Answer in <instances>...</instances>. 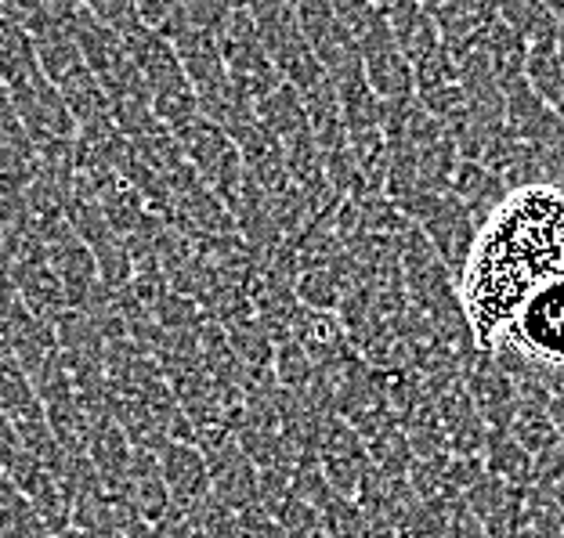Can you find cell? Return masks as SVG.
<instances>
[{
    "instance_id": "6",
    "label": "cell",
    "mask_w": 564,
    "mask_h": 538,
    "mask_svg": "<svg viewBox=\"0 0 564 538\" xmlns=\"http://www.w3.org/2000/svg\"><path fill=\"white\" fill-rule=\"evenodd\" d=\"M464 383H467L470 398L478 402L481 416L489 419L492 430H510V427H514L518 408H521V394H518L514 376H510L507 369L496 362L492 348L478 351V358H474L470 369H467Z\"/></svg>"
},
{
    "instance_id": "9",
    "label": "cell",
    "mask_w": 564,
    "mask_h": 538,
    "mask_svg": "<svg viewBox=\"0 0 564 538\" xmlns=\"http://www.w3.org/2000/svg\"><path fill=\"white\" fill-rule=\"evenodd\" d=\"M22 297V304L36 311L47 322H58L62 315L69 311V297H66V282L55 272L51 261H33V264H15L8 267V282Z\"/></svg>"
},
{
    "instance_id": "20",
    "label": "cell",
    "mask_w": 564,
    "mask_h": 538,
    "mask_svg": "<svg viewBox=\"0 0 564 538\" xmlns=\"http://www.w3.org/2000/svg\"><path fill=\"white\" fill-rule=\"evenodd\" d=\"M51 538H91V535H87L84 528H76V524H73V528H66V531H58V535H51Z\"/></svg>"
},
{
    "instance_id": "19",
    "label": "cell",
    "mask_w": 564,
    "mask_h": 538,
    "mask_svg": "<svg viewBox=\"0 0 564 538\" xmlns=\"http://www.w3.org/2000/svg\"><path fill=\"white\" fill-rule=\"evenodd\" d=\"M369 455H373V463L383 466V470H399V473H409L413 466V441H409V433L402 422H391V427H383L377 438H369Z\"/></svg>"
},
{
    "instance_id": "2",
    "label": "cell",
    "mask_w": 564,
    "mask_h": 538,
    "mask_svg": "<svg viewBox=\"0 0 564 538\" xmlns=\"http://www.w3.org/2000/svg\"><path fill=\"white\" fill-rule=\"evenodd\" d=\"M510 332L529 354L540 362L564 369V275H550L535 286L518 315L510 318Z\"/></svg>"
},
{
    "instance_id": "8",
    "label": "cell",
    "mask_w": 564,
    "mask_h": 538,
    "mask_svg": "<svg viewBox=\"0 0 564 538\" xmlns=\"http://www.w3.org/2000/svg\"><path fill=\"white\" fill-rule=\"evenodd\" d=\"M438 413H442L453 455H478V459H485V448H489L492 427H489V419L481 416L478 402L470 398L467 383H456V387H448L442 394V398H438Z\"/></svg>"
},
{
    "instance_id": "10",
    "label": "cell",
    "mask_w": 564,
    "mask_h": 538,
    "mask_svg": "<svg viewBox=\"0 0 564 538\" xmlns=\"http://www.w3.org/2000/svg\"><path fill=\"white\" fill-rule=\"evenodd\" d=\"M448 191H456V196L481 217V224H489L492 217L503 210V202L514 196L510 185L503 182V174L492 171V166L481 163V160H464V163H459V171L453 177V188H448Z\"/></svg>"
},
{
    "instance_id": "12",
    "label": "cell",
    "mask_w": 564,
    "mask_h": 538,
    "mask_svg": "<svg viewBox=\"0 0 564 538\" xmlns=\"http://www.w3.org/2000/svg\"><path fill=\"white\" fill-rule=\"evenodd\" d=\"M0 413L19 430L47 419V405L36 391L33 376L15 362L11 354H0Z\"/></svg>"
},
{
    "instance_id": "14",
    "label": "cell",
    "mask_w": 564,
    "mask_h": 538,
    "mask_svg": "<svg viewBox=\"0 0 564 538\" xmlns=\"http://www.w3.org/2000/svg\"><path fill=\"white\" fill-rule=\"evenodd\" d=\"M239 149H242V163H247L250 177H258L268 191H279L293 182L290 177V152H286V145H282L279 134L268 131L264 120L239 138Z\"/></svg>"
},
{
    "instance_id": "17",
    "label": "cell",
    "mask_w": 564,
    "mask_h": 538,
    "mask_svg": "<svg viewBox=\"0 0 564 538\" xmlns=\"http://www.w3.org/2000/svg\"><path fill=\"white\" fill-rule=\"evenodd\" d=\"M228 340H232L236 354H239L250 369H268V365H275L279 340L264 329V322H261L258 315H250V318H242V322L228 326Z\"/></svg>"
},
{
    "instance_id": "13",
    "label": "cell",
    "mask_w": 564,
    "mask_h": 538,
    "mask_svg": "<svg viewBox=\"0 0 564 538\" xmlns=\"http://www.w3.org/2000/svg\"><path fill=\"white\" fill-rule=\"evenodd\" d=\"M87 455H91V463L98 466L101 481H106L112 492L127 488V477H131V463H134V444H131L127 430L112 416L95 422Z\"/></svg>"
},
{
    "instance_id": "11",
    "label": "cell",
    "mask_w": 564,
    "mask_h": 538,
    "mask_svg": "<svg viewBox=\"0 0 564 538\" xmlns=\"http://www.w3.org/2000/svg\"><path fill=\"white\" fill-rule=\"evenodd\" d=\"M138 506V514L156 524L174 509V495L171 484H166V473L156 452H141L134 448V463H131V477H127V488L120 492Z\"/></svg>"
},
{
    "instance_id": "7",
    "label": "cell",
    "mask_w": 564,
    "mask_h": 538,
    "mask_svg": "<svg viewBox=\"0 0 564 538\" xmlns=\"http://www.w3.org/2000/svg\"><path fill=\"white\" fill-rule=\"evenodd\" d=\"M160 463L166 473V484H171L174 506L182 509H199L210 498V463L207 452L192 441H171L160 452Z\"/></svg>"
},
{
    "instance_id": "4",
    "label": "cell",
    "mask_w": 564,
    "mask_h": 538,
    "mask_svg": "<svg viewBox=\"0 0 564 538\" xmlns=\"http://www.w3.org/2000/svg\"><path fill=\"white\" fill-rule=\"evenodd\" d=\"M0 348H4V354L15 358L30 376L58 351L55 322L30 311L11 286H4V340H0Z\"/></svg>"
},
{
    "instance_id": "15",
    "label": "cell",
    "mask_w": 564,
    "mask_h": 538,
    "mask_svg": "<svg viewBox=\"0 0 564 538\" xmlns=\"http://www.w3.org/2000/svg\"><path fill=\"white\" fill-rule=\"evenodd\" d=\"M485 466L518 492L535 484V455L518 441L514 430H492L489 448H485Z\"/></svg>"
},
{
    "instance_id": "3",
    "label": "cell",
    "mask_w": 564,
    "mask_h": 538,
    "mask_svg": "<svg viewBox=\"0 0 564 538\" xmlns=\"http://www.w3.org/2000/svg\"><path fill=\"white\" fill-rule=\"evenodd\" d=\"M210 463V495L232 514L261 503V466L253 463L250 452L236 438L207 448Z\"/></svg>"
},
{
    "instance_id": "18",
    "label": "cell",
    "mask_w": 564,
    "mask_h": 538,
    "mask_svg": "<svg viewBox=\"0 0 564 538\" xmlns=\"http://www.w3.org/2000/svg\"><path fill=\"white\" fill-rule=\"evenodd\" d=\"M275 376L286 391H312L315 380H318V362L315 354L304 348L297 337L290 340H279V351H275Z\"/></svg>"
},
{
    "instance_id": "1",
    "label": "cell",
    "mask_w": 564,
    "mask_h": 538,
    "mask_svg": "<svg viewBox=\"0 0 564 538\" xmlns=\"http://www.w3.org/2000/svg\"><path fill=\"white\" fill-rule=\"evenodd\" d=\"M550 275H564V191L532 185L514 191L478 239L459 278L481 348L510 326L524 297Z\"/></svg>"
},
{
    "instance_id": "5",
    "label": "cell",
    "mask_w": 564,
    "mask_h": 538,
    "mask_svg": "<svg viewBox=\"0 0 564 538\" xmlns=\"http://www.w3.org/2000/svg\"><path fill=\"white\" fill-rule=\"evenodd\" d=\"M315 455L323 459L333 492L344 498H358L366 473L373 470V455H369L366 433H358L348 419L337 416L329 422V430L323 433V444H318Z\"/></svg>"
},
{
    "instance_id": "16",
    "label": "cell",
    "mask_w": 564,
    "mask_h": 538,
    "mask_svg": "<svg viewBox=\"0 0 564 538\" xmlns=\"http://www.w3.org/2000/svg\"><path fill=\"white\" fill-rule=\"evenodd\" d=\"M0 538H51L47 524L33 509L15 481H0Z\"/></svg>"
}]
</instances>
